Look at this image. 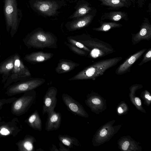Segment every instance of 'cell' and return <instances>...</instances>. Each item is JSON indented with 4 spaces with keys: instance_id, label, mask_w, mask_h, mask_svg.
Wrapping results in <instances>:
<instances>
[{
    "instance_id": "obj_26",
    "label": "cell",
    "mask_w": 151,
    "mask_h": 151,
    "mask_svg": "<svg viewBox=\"0 0 151 151\" xmlns=\"http://www.w3.org/2000/svg\"><path fill=\"white\" fill-rule=\"evenodd\" d=\"M64 43L72 51L78 55L84 56H86L88 54V53L84 51L83 50L79 48L70 43H67L65 42H64Z\"/></svg>"
},
{
    "instance_id": "obj_37",
    "label": "cell",
    "mask_w": 151,
    "mask_h": 151,
    "mask_svg": "<svg viewBox=\"0 0 151 151\" xmlns=\"http://www.w3.org/2000/svg\"><path fill=\"white\" fill-rule=\"evenodd\" d=\"M50 150L51 151H59L58 149L57 148L56 146L53 144H52V147L50 149Z\"/></svg>"
},
{
    "instance_id": "obj_17",
    "label": "cell",
    "mask_w": 151,
    "mask_h": 151,
    "mask_svg": "<svg viewBox=\"0 0 151 151\" xmlns=\"http://www.w3.org/2000/svg\"><path fill=\"white\" fill-rule=\"evenodd\" d=\"M36 142L35 138L31 135L27 134L24 138L16 143L19 151H35L34 143Z\"/></svg>"
},
{
    "instance_id": "obj_13",
    "label": "cell",
    "mask_w": 151,
    "mask_h": 151,
    "mask_svg": "<svg viewBox=\"0 0 151 151\" xmlns=\"http://www.w3.org/2000/svg\"><path fill=\"white\" fill-rule=\"evenodd\" d=\"M33 6L40 12L49 16L55 14L58 7L56 2L49 1L37 0Z\"/></svg>"
},
{
    "instance_id": "obj_20",
    "label": "cell",
    "mask_w": 151,
    "mask_h": 151,
    "mask_svg": "<svg viewBox=\"0 0 151 151\" xmlns=\"http://www.w3.org/2000/svg\"><path fill=\"white\" fill-rule=\"evenodd\" d=\"M24 122L34 129L42 131V120L37 110L35 111Z\"/></svg>"
},
{
    "instance_id": "obj_29",
    "label": "cell",
    "mask_w": 151,
    "mask_h": 151,
    "mask_svg": "<svg viewBox=\"0 0 151 151\" xmlns=\"http://www.w3.org/2000/svg\"><path fill=\"white\" fill-rule=\"evenodd\" d=\"M151 60V48H150L143 55L142 61L138 64L139 66L143 65Z\"/></svg>"
},
{
    "instance_id": "obj_21",
    "label": "cell",
    "mask_w": 151,
    "mask_h": 151,
    "mask_svg": "<svg viewBox=\"0 0 151 151\" xmlns=\"http://www.w3.org/2000/svg\"><path fill=\"white\" fill-rule=\"evenodd\" d=\"M101 2L100 5L107 6V10H118L124 7H129L120 0H97Z\"/></svg>"
},
{
    "instance_id": "obj_42",
    "label": "cell",
    "mask_w": 151,
    "mask_h": 151,
    "mask_svg": "<svg viewBox=\"0 0 151 151\" xmlns=\"http://www.w3.org/2000/svg\"><path fill=\"white\" fill-rule=\"evenodd\" d=\"M36 151H43V150H42V149L41 148H39V149H37V150H36Z\"/></svg>"
},
{
    "instance_id": "obj_33",
    "label": "cell",
    "mask_w": 151,
    "mask_h": 151,
    "mask_svg": "<svg viewBox=\"0 0 151 151\" xmlns=\"http://www.w3.org/2000/svg\"><path fill=\"white\" fill-rule=\"evenodd\" d=\"M91 102L93 104H100L101 101L98 99L94 98L91 100Z\"/></svg>"
},
{
    "instance_id": "obj_34",
    "label": "cell",
    "mask_w": 151,
    "mask_h": 151,
    "mask_svg": "<svg viewBox=\"0 0 151 151\" xmlns=\"http://www.w3.org/2000/svg\"><path fill=\"white\" fill-rule=\"evenodd\" d=\"M107 134V131L105 129H103L100 133V135L102 137H104Z\"/></svg>"
},
{
    "instance_id": "obj_10",
    "label": "cell",
    "mask_w": 151,
    "mask_h": 151,
    "mask_svg": "<svg viewBox=\"0 0 151 151\" xmlns=\"http://www.w3.org/2000/svg\"><path fill=\"white\" fill-rule=\"evenodd\" d=\"M132 42L135 45L142 40L149 41L151 39V24L149 19L144 17L140 26L139 31L136 34H132Z\"/></svg>"
},
{
    "instance_id": "obj_16",
    "label": "cell",
    "mask_w": 151,
    "mask_h": 151,
    "mask_svg": "<svg viewBox=\"0 0 151 151\" xmlns=\"http://www.w3.org/2000/svg\"><path fill=\"white\" fill-rule=\"evenodd\" d=\"M53 55L52 53L38 51L26 55L24 59L30 63L35 64L47 61Z\"/></svg>"
},
{
    "instance_id": "obj_24",
    "label": "cell",
    "mask_w": 151,
    "mask_h": 151,
    "mask_svg": "<svg viewBox=\"0 0 151 151\" xmlns=\"http://www.w3.org/2000/svg\"><path fill=\"white\" fill-rule=\"evenodd\" d=\"M14 66V55L4 61L0 65V74L8 76Z\"/></svg>"
},
{
    "instance_id": "obj_6",
    "label": "cell",
    "mask_w": 151,
    "mask_h": 151,
    "mask_svg": "<svg viewBox=\"0 0 151 151\" xmlns=\"http://www.w3.org/2000/svg\"><path fill=\"white\" fill-rule=\"evenodd\" d=\"M45 81V79L43 78H31L8 86L5 94L8 96H11L34 90L43 84Z\"/></svg>"
},
{
    "instance_id": "obj_38",
    "label": "cell",
    "mask_w": 151,
    "mask_h": 151,
    "mask_svg": "<svg viewBox=\"0 0 151 151\" xmlns=\"http://www.w3.org/2000/svg\"><path fill=\"white\" fill-rule=\"evenodd\" d=\"M148 12L149 13V14L150 15H151V4L150 3H149L148 4Z\"/></svg>"
},
{
    "instance_id": "obj_35",
    "label": "cell",
    "mask_w": 151,
    "mask_h": 151,
    "mask_svg": "<svg viewBox=\"0 0 151 151\" xmlns=\"http://www.w3.org/2000/svg\"><path fill=\"white\" fill-rule=\"evenodd\" d=\"M126 4L129 7L132 5V3L131 0H120Z\"/></svg>"
},
{
    "instance_id": "obj_18",
    "label": "cell",
    "mask_w": 151,
    "mask_h": 151,
    "mask_svg": "<svg viewBox=\"0 0 151 151\" xmlns=\"http://www.w3.org/2000/svg\"><path fill=\"white\" fill-rule=\"evenodd\" d=\"M80 65L70 60L62 59L59 60L55 70L58 74L64 73L73 70Z\"/></svg>"
},
{
    "instance_id": "obj_5",
    "label": "cell",
    "mask_w": 151,
    "mask_h": 151,
    "mask_svg": "<svg viewBox=\"0 0 151 151\" xmlns=\"http://www.w3.org/2000/svg\"><path fill=\"white\" fill-rule=\"evenodd\" d=\"M36 96V92L34 90L24 93L23 95L12 103V114L17 116L25 114L34 103Z\"/></svg>"
},
{
    "instance_id": "obj_25",
    "label": "cell",
    "mask_w": 151,
    "mask_h": 151,
    "mask_svg": "<svg viewBox=\"0 0 151 151\" xmlns=\"http://www.w3.org/2000/svg\"><path fill=\"white\" fill-rule=\"evenodd\" d=\"M93 9L92 7L90 6L89 3L86 2L81 5L70 18H73L83 17L90 13Z\"/></svg>"
},
{
    "instance_id": "obj_15",
    "label": "cell",
    "mask_w": 151,
    "mask_h": 151,
    "mask_svg": "<svg viewBox=\"0 0 151 151\" xmlns=\"http://www.w3.org/2000/svg\"><path fill=\"white\" fill-rule=\"evenodd\" d=\"M97 12L96 9H93L88 14L75 21L70 24L71 29L75 30L87 26L92 22L94 17L96 15Z\"/></svg>"
},
{
    "instance_id": "obj_8",
    "label": "cell",
    "mask_w": 151,
    "mask_h": 151,
    "mask_svg": "<svg viewBox=\"0 0 151 151\" xmlns=\"http://www.w3.org/2000/svg\"><path fill=\"white\" fill-rule=\"evenodd\" d=\"M22 129L17 118L8 122L0 121V139L7 137H15Z\"/></svg>"
},
{
    "instance_id": "obj_2",
    "label": "cell",
    "mask_w": 151,
    "mask_h": 151,
    "mask_svg": "<svg viewBox=\"0 0 151 151\" xmlns=\"http://www.w3.org/2000/svg\"><path fill=\"white\" fill-rule=\"evenodd\" d=\"M57 39L51 33L37 30L28 34L23 40L26 45L29 48L43 49L57 48Z\"/></svg>"
},
{
    "instance_id": "obj_4",
    "label": "cell",
    "mask_w": 151,
    "mask_h": 151,
    "mask_svg": "<svg viewBox=\"0 0 151 151\" xmlns=\"http://www.w3.org/2000/svg\"><path fill=\"white\" fill-rule=\"evenodd\" d=\"M78 41L89 49V56L92 59L100 58L115 51L110 45L95 38L88 37Z\"/></svg>"
},
{
    "instance_id": "obj_30",
    "label": "cell",
    "mask_w": 151,
    "mask_h": 151,
    "mask_svg": "<svg viewBox=\"0 0 151 151\" xmlns=\"http://www.w3.org/2000/svg\"><path fill=\"white\" fill-rule=\"evenodd\" d=\"M147 0H137L138 6L140 8H142Z\"/></svg>"
},
{
    "instance_id": "obj_27",
    "label": "cell",
    "mask_w": 151,
    "mask_h": 151,
    "mask_svg": "<svg viewBox=\"0 0 151 151\" xmlns=\"http://www.w3.org/2000/svg\"><path fill=\"white\" fill-rule=\"evenodd\" d=\"M68 42L71 44L76 47L89 52V49L81 43L72 39L68 38Z\"/></svg>"
},
{
    "instance_id": "obj_11",
    "label": "cell",
    "mask_w": 151,
    "mask_h": 151,
    "mask_svg": "<svg viewBox=\"0 0 151 151\" xmlns=\"http://www.w3.org/2000/svg\"><path fill=\"white\" fill-rule=\"evenodd\" d=\"M62 97L63 103L69 111L78 116L83 117L86 116L83 108L78 101L65 93H63Z\"/></svg>"
},
{
    "instance_id": "obj_22",
    "label": "cell",
    "mask_w": 151,
    "mask_h": 151,
    "mask_svg": "<svg viewBox=\"0 0 151 151\" xmlns=\"http://www.w3.org/2000/svg\"><path fill=\"white\" fill-rule=\"evenodd\" d=\"M58 138L60 142L69 148L73 147L74 145L77 147L80 146L78 139L75 137H72L68 135L59 134Z\"/></svg>"
},
{
    "instance_id": "obj_1",
    "label": "cell",
    "mask_w": 151,
    "mask_h": 151,
    "mask_svg": "<svg viewBox=\"0 0 151 151\" xmlns=\"http://www.w3.org/2000/svg\"><path fill=\"white\" fill-rule=\"evenodd\" d=\"M122 59V58L120 57L99 61L86 67L68 80H94L103 75L106 70L116 65Z\"/></svg>"
},
{
    "instance_id": "obj_7",
    "label": "cell",
    "mask_w": 151,
    "mask_h": 151,
    "mask_svg": "<svg viewBox=\"0 0 151 151\" xmlns=\"http://www.w3.org/2000/svg\"><path fill=\"white\" fill-rule=\"evenodd\" d=\"M14 66L11 72L10 76L4 84V88H5L13 82L29 77L31 76L29 71L23 64L19 55H14Z\"/></svg>"
},
{
    "instance_id": "obj_14",
    "label": "cell",
    "mask_w": 151,
    "mask_h": 151,
    "mask_svg": "<svg viewBox=\"0 0 151 151\" xmlns=\"http://www.w3.org/2000/svg\"><path fill=\"white\" fill-rule=\"evenodd\" d=\"M47 114V117L45 123L46 130L49 132L58 129L61 124L62 116L61 113L54 111Z\"/></svg>"
},
{
    "instance_id": "obj_41",
    "label": "cell",
    "mask_w": 151,
    "mask_h": 151,
    "mask_svg": "<svg viewBox=\"0 0 151 151\" xmlns=\"http://www.w3.org/2000/svg\"><path fill=\"white\" fill-rule=\"evenodd\" d=\"M131 1L132 2V4L134 6L136 3V0H131Z\"/></svg>"
},
{
    "instance_id": "obj_9",
    "label": "cell",
    "mask_w": 151,
    "mask_h": 151,
    "mask_svg": "<svg viewBox=\"0 0 151 151\" xmlns=\"http://www.w3.org/2000/svg\"><path fill=\"white\" fill-rule=\"evenodd\" d=\"M58 90L54 86L49 87L43 98L42 114L54 111L57 103Z\"/></svg>"
},
{
    "instance_id": "obj_32",
    "label": "cell",
    "mask_w": 151,
    "mask_h": 151,
    "mask_svg": "<svg viewBox=\"0 0 151 151\" xmlns=\"http://www.w3.org/2000/svg\"><path fill=\"white\" fill-rule=\"evenodd\" d=\"M129 145V143L128 141H126L122 145V149L124 150H127Z\"/></svg>"
},
{
    "instance_id": "obj_31",
    "label": "cell",
    "mask_w": 151,
    "mask_h": 151,
    "mask_svg": "<svg viewBox=\"0 0 151 151\" xmlns=\"http://www.w3.org/2000/svg\"><path fill=\"white\" fill-rule=\"evenodd\" d=\"M59 145L60 147L58 149L59 151H70L68 148H65L61 143L59 142Z\"/></svg>"
},
{
    "instance_id": "obj_40",
    "label": "cell",
    "mask_w": 151,
    "mask_h": 151,
    "mask_svg": "<svg viewBox=\"0 0 151 151\" xmlns=\"http://www.w3.org/2000/svg\"><path fill=\"white\" fill-rule=\"evenodd\" d=\"M145 97L149 100L150 101L151 100V96L148 94H146L145 95Z\"/></svg>"
},
{
    "instance_id": "obj_3",
    "label": "cell",
    "mask_w": 151,
    "mask_h": 151,
    "mask_svg": "<svg viewBox=\"0 0 151 151\" xmlns=\"http://www.w3.org/2000/svg\"><path fill=\"white\" fill-rule=\"evenodd\" d=\"M4 10L7 30L13 37L22 19V10L18 7L17 0H4Z\"/></svg>"
},
{
    "instance_id": "obj_12",
    "label": "cell",
    "mask_w": 151,
    "mask_h": 151,
    "mask_svg": "<svg viewBox=\"0 0 151 151\" xmlns=\"http://www.w3.org/2000/svg\"><path fill=\"white\" fill-rule=\"evenodd\" d=\"M147 50L146 48H144L129 56L117 68L115 72L116 74L122 75L129 72L132 65L141 58Z\"/></svg>"
},
{
    "instance_id": "obj_28",
    "label": "cell",
    "mask_w": 151,
    "mask_h": 151,
    "mask_svg": "<svg viewBox=\"0 0 151 151\" xmlns=\"http://www.w3.org/2000/svg\"><path fill=\"white\" fill-rule=\"evenodd\" d=\"M17 98L16 97H13L9 99H0V110L2 109L4 105L12 103ZM2 119V118L0 116V121Z\"/></svg>"
},
{
    "instance_id": "obj_36",
    "label": "cell",
    "mask_w": 151,
    "mask_h": 151,
    "mask_svg": "<svg viewBox=\"0 0 151 151\" xmlns=\"http://www.w3.org/2000/svg\"><path fill=\"white\" fill-rule=\"evenodd\" d=\"M135 100L138 106H141V102L140 99L138 97H135Z\"/></svg>"
},
{
    "instance_id": "obj_23",
    "label": "cell",
    "mask_w": 151,
    "mask_h": 151,
    "mask_svg": "<svg viewBox=\"0 0 151 151\" xmlns=\"http://www.w3.org/2000/svg\"><path fill=\"white\" fill-rule=\"evenodd\" d=\"M100 26L97 28H92L93 30L99 32H107L111 29L122 27V24L114 22H106L100 20Z\"/></svg>"
},
{
    "instance_id": "obj_39",
    "label": "cell",
    "mask_w": 151,
    "mask_h": 151,
    "mask_svg": "<svg viewBox=\"0 0 151 151\" xmlns=\"http://www.w3.org/2000/svg\"><path fill=\"white\" fill-rule=\"evenodd\" d=\"M118 111L119 113L121 114L123 113V110L122 109L121 107H119L118 109Z\"/></svg>"
},
{
    "instance_id": "obj_19",
    "label": "cell",
    "mask_w": 151,
    "mask_h": 151,
    "mask_svg": "<svg viewBox=\"0 0 151 151\" xmlns=\"http://www.w3.org/2000/svg\"><path fill=\"white\" fill-rule=\"evenodd\" d=\"M129 19L127 13L124 11H111L105 12L101 16L100 20H109L113 22H118L124 20L127 21Z\"/></svg>"
}]
</instances>
